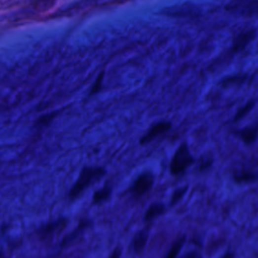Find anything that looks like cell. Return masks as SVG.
Here are the masks:
<instances>
[{
	"label": "cell",
	"mask_w": 258,
	"mask_h": 258,
	"mask_svg": "<svg viewBox=\"0 0 258 258\" xmlns=\"http://www.w3.org/2000/svg\"><path fill=\"white\" fill-rule=\"evenodd\" d=\"M69 220L66 217H62L53 221L45 223L37 230V238L44 243L53 242L58 236H60L63 231L67 228Z\"/></svg>",
	"instance_id": "obj_3"
},
{
	"label": "cell",
	"mask_w": 258,
	"mask_h": 258,
	"mask_svg": "<svg viewBox=\"0 0 258 258\" xmlns=\"http://www.w3.org/2000/svg\"><path fill=\"white\" fill-rule=\"evenodd\" d=\"M184 242H185V236H181L177 240H175L174 243L172 244V246L170 247V250L167 254V257L168 258H174V257L178 256L179 253L181 252Z\"/></svg>",
	"instance_id": "obj_13"
},
{
	"label": "cell",
	"mask_w": 258,
	"mask_h": 258,
	"mask_svg": "<svg viewBox=\"0 0 258 258\" xmlns=\"http://www.w3.org/2000/svg\"><path fill=\"white\" fill-rule=\"evenodd\" d=\"M195 163V157L191 153L189 146L183 142L175 151L171 162L170 173L173 177L183 176Z\"/></svg>",
	"instance_id": "obj_2"
},
{
	"label": "cell",
	"mask_w": 258,
	"mask_h": 258,
	"mask_svg": "<svg viewBox=\"0 0 258 258\" xmlns=\"http://www.w3.org/2000/svg\"><path fill=\"white\" fill-rule=\"evenodd\" d=\"M233 181L238 184H252L256 181V173L249 169H240L233 173Z\"/></svg>",
	"instance_id": "obj_10"
},
{
	"label": "cell",
	"mask_w": 258,
	"mask_h": 258,
	"mask_svg": "<svg viewBox=\"0 0 258 258\" xmlns=\"http://www.w3.org/2000/svg\"><path fill=\"white\" fill-rule=\"evenodd\" d=\"M255 103H256L255 100H254V99H251V100L247 101L242 107H240V108L237 110L235 116H234V119H233L234 122H238V121L244 119L245 117H246V116L253 110V108L255 107Z\"/></svg>",
	"instance_id": "obj_12"
},
{
	"label": "cell",
	"mask_w": 258,
	"mask_h": 258,
	"mask_svg": "<svg viewBox=\"0 0 258 258\" xmlns=\"http://www.w3.org/2000/svg\"><path fill=\"white\" fill-rule=\"evenodd\" d=\"M201 161L202 162H200V165L198 167V170L201 171V172L209 169L211 167V165H212V159H210V158H206V159H203Z\"/></svg>",
	"instance_id": "obj_18"
},
{
	"label": "cell",
	"mask_w": 258,
	"mask_h": 258,
	"mask_svg": "<svg viewBox=\"0 0 258 258\" xmlns=\"http://www.w3.org/2000/svg\"><path fill=\"white\" fill-rule=\"evenodd\" d=\"M89 225H90L89 220L81 219L77 227L72 232H70L67 236H65V238L61 243V248L62 249L68 248L74 246L76 243H79L81 241V237L84 235L85 231L89 228Z\"/></svg>",
	"instance_id": "obj_6"
},
{
	"label": "cell",
	"mask_w": 258,
	"mask_h": 258,
	"mask_svg": "<svg viewBox=\"0 0 258 258\" xmlns=\"http://www.w3.org/2000/svg\"><path fill=\"white\" fill-rule=\"evenodd\" d=\"M186 191H187L186 185H184V186H181V187H178V189H176L174 191L173 195H172V198H171V205L174 206L177 203H179L183 199V197L184 196Z\"/></svg>",
	"instance_id": "obj_17"
},
{
	"label": "cell",
	"mask_w": 258,
	"mask_h": 258,
	"mask_svg": "<svg viewBox=\"0 0 258 258\" xmlns=\"http://www.w3.org/2000/svg\"><path fill=\"white\" fill-rule=\"evenodd\" d=\"M112 194V186L110 184H105L101 189L94 192L92 197V203L93 205H101L103 203H106Z\"/></svg>",
	"instance_id": "obj_11"
},
{
	"label": "cell",
	"mask_w": 258,
	"mask_h": 258,
	"mask_svg": "<svg viewBox=\"0 0 258 258\" xmlns=\"http://www.w3.org/2000/svg\"><path fill=\"white\" fill-rule=\"evenodd\" d=\"M154 184V177L150 172H144L137 176V178L133 181L129 194L135 200H139L146 197L152 189Z\"/></svg>",
	"instance_id": "obj_4"
},
{
	"label": "cell",
	"mask_w": 258,
	"mask_h": 258,
	"mask_svg": "<svg viewBox=\"0 0 258 258\" xmlns=\"http://www.w3.org/2000/svg\"><path fill=\"white\" fill-rule=\"evenodd\" d=\"M245 79H246L245 76H240V75L232 76V77L223 79L221 82V85L223 87H231L233 85H239V84H242L245 81Z\"/></svg>",
	"instance_id": "obj_16"
},
{
	"label": "cell",
	"mask_w": 258,
	"mask_h": 258,
	"mask_svg": "<svg viewBox=\"0 0 258 258\" xmlns=\"http://www.w3.org/2000/svg\"><path fill=\"white\" fill-rule=\"evenodd\" d=\"M104 76H105V73L104 71H102L98 77L96 78L95 82H94V84L91 86V89H90V93L89 95L90 96H94L96 95V94H98L102 89H103V81H104Z\"/></svg>",
	"instance_id": "obj_15"
},
{
	"label": "cell",
	"mask_w": 258,
	"mask_h": 258,
	"mask_svg": "<svg viewBox=\"0 0 258 258\" xmlns=\"http://www.w3.org/2000/svg\"><path fill=\"white\" fill-rule=\"evenodd\" d=\"M58 114H59L58 111H54V112H51V113H48V114L41 115L39 118L37 119L36 126H37V127H45V126L50 125L53 122V120L58 116Z\"/></svg>",
	"instance_id": "obj_14"
},
{
	"label": "cell",
	"mask_w": 258,
	"mask_h": 258,
	"mask_svg": "<svg viewBox=\"0 0 258 258\" xmlns=\"http://www.w3.org/2000/svg\"><path fill=\"white\" fill-rule=\"evenodd\" d=\"M167 208L166 206L161 203H152L147 208V212L145 214V222L147 224H150L152 221H154L156 218L162 216L166 213Z\"/></svg>",
	"instance_id": "obj_8"
},
{
	"label": "cell",
	"mask_w": 258,
	"mask_h": 258,
	"mask_svg": "<svg viewBox=\"0 0 258 258\" xmlns=\"http://www.w3.org/2000/svg\"><path fill=\"white\" fill-rule=\"evenodd\" d=\"M148 240V231L144 229L138 231L132 239V248L135 254H142L147 246Z\"/></svg>",
	"instance_id": "obj_7"
},
{
	"label": "cell",
	"mask_w": 258,
	"mask_h": 258,
	"mask_svg": "<svg viewBox=\"0 0 258 258\" xmlns=\"http://www.w3.org/2000/svg\"><path fill=\"white\" fill-rule=\"evenodd\" d=\"M106 175V170L98 166H86L84 167L78 176V179L69 191V201L74 202L79 199L84 192L91 187L93 184L100 182Z\"/></svg>",
	"instance_id": "obj_1"
},
{
	"label": "cell",
	"mask_w": 258,
	"mask_h": 258,
	"mask_svg": "<svg viewBox=\"0 0 258 258\" xmlns=\"http://www.w3.org/2000/svg\"><path fill=\"white\" fill-rule=\"evenodd\" d=\"M121 255V252L118 248H116L115 250H113V252L110 254V257H119Z\"/></svg>",
	"instance_id": "obj_19"
},
{
	"label": "cell",
	"mask_w": 258,
	"mask_h": 258,
	"mask_svg": "<svg viewBox=\"0 0 258 258\" xmlns=\"http://www.w3.org/2000/svg\"><path fill=\"white\" fill-rule=\"evenodd\" d=\"M257 131H258L257 125L253 124V125L245 126L244 128L240 129L237 134H238V137L240 138V140L244 145L251 146L256 142Z\"/></svg>",
	"instance_id": "obj_9"
},
{
	"label": "cell",
	"mask_w": 258,
	"mask_h": 258,
	"mask_svg": "<svg viewBox=\"0 0 258 258\" xmlns=\"http://www.w3.org/2000/svg\"><path fill=\"white\" fill-rule=\"evenodd\" d=\"M173 125L170 121H166V120H162V121H158L154 124H152L147 131L142 136L139 140V144L140 146H147L149 144H151L154 140L160 138L161 136L166 135L171 129H172Z\"/></svg>",
	"instance_id": "obj_5"
}]
</instances>
